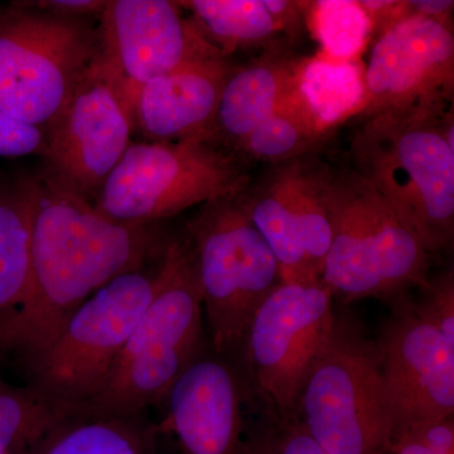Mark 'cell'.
Segmentation results:
<instances>
[{
	"mask_svg": "<svg viewBox=\"0 0 454 454\" xmlns=\"http://www.w3.org/2000/svg\"><path fill=\"white\" fill-rule=\"evenodd\" d=\"M101 50L86 18L29 2L0 8V110L47 131Z\"/></svg>",
	"mask_w": 454,
	"mask_h": 454,
	"instance_id": "obj_6",
	"label": "cell"
},
{
	"mask_svg": "<svg viewBox=\"0 0 454 454\" xmlns=\"http://www.w3.org/2000/svg\"><path fill=\"white\" fill-rule=\"evenodd\" d=\"M241 193L205 203L187 227L212 351L235 363L256 309L283 282L279 262Z\"/></svg>",
	"mask_w": 454,
	"mask_h": 454,
	"instance_id": "obj_5",
	"label": "cell"
},
{
	"mask_svg": "<svg viewBox=\"0 0 454 454\" xmlns=\"http://www.w3.org/2000/svg\"><path fill=\"white\" fill-rule=\"evenodd\" d=\"M133 136L129 89L101 50L47 129L49 168L92 202Z\"/></svg>",
	"mask_w": 454,
	"mask_h": 454,
	"instance_id": "obj_12",
	"label": "cell"
},
{
	"mask_svg": "<svg viewBox=\"0 0 454 454\" xmlns=\"http://www.w3.org/2000/svg\"><path fill=\"white\" fill-rule=\"evenodd\" d=\"M446 106H424L364 119L351 143L357 175L372 184L427 252L454 235V149L444 130Z\"/></svg>",
	"mask_w": 454,
	"mask_h": 454,
	"instance_id": "obj_2",
	"label": "cell"
},
{
	"mask_svg": "<svg viewBox=\"0 0 454 454\" xmlns=\"http://www.w3.org/2000/svg\"><path fill=\"white\" fill-rule=\"evenodd\" d=\"M245 454H328L309 434L300 417L260 413L250 426Z\"/></svg>",
	"mask_w": 454,
	"mask_h": 454,
	"instance_id": "obj_26",
	"label": "cell"
},
{
	"mask_svg": "<svg viewBox=\"0 0 454 454\" xmlns=\"http://www.w3.org/2000/svg\"><path fill=\"white\" fill-rule=\"evenodd\" d=\"M164 400L181 454H245L247 414L256 409L238 363L203 351Z\"/></svg>",
	"mask_w": 454,
	"mask_h": 454,
	"instance_id": "obj_15",
	"label": "cell"
},
{
	"mask_svg": "<svg viewBox=\"0 0 454 454\" xmlns=\"http://www.w3.org/2000/svg\"><path fill=\"white\" fill-rule=\"evenodd\" d=\"M47 131L0 110V157L18 158L47 152Z\"/></svg>",
	"mask_w": 454,
	"mask_h": 454,
	"instance_id": "obj_28",
	"label": "cell"
},
{
	"mask_svg": "<svg viewBox=\"0 0 454 454\" xmlns=\"http://www.w3.org/2000/svg\"><path fill=\"white\" fill-rule=\"evenodd\" d=\"M312 4L310 20L324 56L355 61L372 31L364 9L352 0H322Z\"/></svg>",
	"mask_w": 454,
	"mask_h": 454,
	"instance_id": "obj_25",
	"label": "cell"
},
{
	"mask_svg": "<svg viewBox=\"0 0 454 454\" xmlns=\"http://www.w3.org/2000/svg\"><path fill=\"white\" fill-rule=\"evenodd\" d=\"M328 138L288 98L236 146L234 153L243 160L265 164L286 162L301 155L318 153Z\"/></svg>",
	"mask_w": 454,
	"mask_h": 454,
	"instance_id": "obj_24",
	"label": "cell"
},
{
	"mask_svg": "<svg viewBox=\"0 0 454 454\" xmlns=\"http://www.w3.org/2000/svg\"><path fill=\"white\" fill-rule=\"evenodd\" d=\"M328 214L333 240L321 279L333 298H399L428 282L430 254L354 169H333Z\"/></svg>",
	"mask_w": 454,
	"mask_h": 454,
	"instance_id": "obj_4",
	"label": "cell"
},
{
	"mask_svg": "<svg viewBox=\"0 0 454 454\" xmlns=\"http://www.w3.org/2000/svg\"><path fill=\"white\" fill-rule=\"evenodd\" d=\"M100 20L103 50L130 91L190 62L223 55L177 2L109 0Z\"/></svg>",
	"mask_w": 454,
	"mask_h": 454,
	"instance_id": "obj_16",
	"label": "cell"
},
{
	"mask_svg": "<svg viewBox=\"0 0 454 454\" xmlns=\"http://www.w3.org/2000/svg\"><path fill=\"white\" fill-rule=\"evenodd\" d=\"M291 101L325 136L365 106L364 68L356 61H337L325 56L300 59Z\"/></svg>",
	"mask_w": 454,
	"mask_h": 454,
	"instance_id": "obj_19",
	"label": "cell"
},
{
	"mask_svg": "<svg viewBox=\"0 0 454 454\" xmlns=\"http://www.w3.org/2000/svg\"><path fill=\"white\" fill-rule=\"evenodd\" d=\"M32 454H160L157 430L143 414H98L74 418Z\"/></svg>",
	"mask_w": 454,
	"mask_h": 454,
	"instance_id": "obj_20",
	"label": "cell"
},
{
	"mask_svg": "<svg viewBox=\"0 0 454 454\" xmlns=\"http://www.w3.org/2000/svg\"><path fill=\"white\" fill-rule=\"evenodd\" d=\"M423 301L411 303L414 312L432 325L454 346V273L453 269L428 280L422 286Z\"/></svg>",
	"mask_w": 454,
	"mask_h": 454,
	"instance_id": "obj_27",
	"label": "cell"
},
{
	"mask_svg": "<svg viewBox=\"0 0 454 454\" xmlns=\"http://www.w3.org/2000/svg\"><path fill=\"white\" fill-rule=\"evenodd\" d=\"M300 59L277 46L249 64L232 68L221 92L215 145L236 146L292 95Z\"/></svg>",
	"mask_w": 454,
	"mask_h": 454,
	"instance_id": "obj_18",
	"label": "cell"
},
{
	"mask_svg": "<svg viewBox=\"0 0 454 454\" xmlns=\"http://www.w3.org/2000/svg\"><path fill=\"white\" fill-rule=\"evenodd\" d=\"M395 300L394 315L375 340L393 420L391 441L454 411V346L414 312L405 295Z\"/></svg>",
	"mask_w": 454,
	"mask_h": 454,
	"instance_id": "obj_14",
	"label": "cell"
},
{
	"mask_svg": "<svg viewBox=\"0 0 454 454\" xmlns=\"http://www.w3.org/2000/svg\"><path fill=\"white\" fill-rule=\"evenodd\" d=\"M22 177L31 207L28 278L0 315V356L20 364L101 286L160 258L169 240L158 223L110 220L49 167Z\"/></svg>",
	"mask_w": 454,
	"mask_h": 454,
	"instance_id": "obj_1",
	"label": "cell"
},
{
	"mask_svg": "<svg viewBox=\"0 0 454 454\" xmlns=\"http://www.w3.org/2000/svg\"><path fill=\"white\" fill-rule=\"evenodd\" d=\"M334 318L333 295L322 279L282 282L262 301L238 363L256 411L298 415L301 390Z\"/></svg>",
	"mask_w": 454,
	"mask_h": 454,
	"instance_id": "obj_10",
	"label": "cell"
},
{
	"mask_svg": "<svg viewBox=\"0 0 454 454\" xmlns=\"http://www.w3.org/2000/svg\"><path fill=\"white\" fill-rule=\"evenodd\" d=\"M205 351L201 286L191 239H169L157 292L140 317L103 389L98 414H143L164 402L182 372Z\"/></svg>",
	"mask_w": 454,
	"mask_h": 454,
	"instance_id": "obj_3",
	"label": "cell"
},
{
	"mask_svg": "<svg viewBox=\"0 0 454 454\" xmlns=\"http://www.w3.org/2000/svg\"><path fill=\"white\" fill-rule=\"evenodd\" d=\"M364 82L361 121L394 110L446 106L454 89L452 20L411 16L382 29Z\"/></svg>",
	"mask_w": 454,
	"mask_h": 454,
	"instance_id": "obj_13",
	"label": "cell"
},
{
	"mask_svg": "<svg viewBox=\"0 0 454 454\" xmlns=\"http://www.w3.org/2000/svg\"><path fill=\"white\" fill-rule=\"evenodd\" d=\"M33 7L57 16L86 18L88 14L100 16L107 2L103 0H41L29 2Z\"/></svg>",
	"mask_w": 454,
	"mask_h": 454,
	"instance_id": "obj_30",
	"label": "cell"
},
{
	"mask_svg": "<svg viewBox=\"0 0 454 454\" xmlns=\"http://www.w3.org/2000/svg\"><path fill=\"white\" fill-rule=\"evenodd\" d=\"M0 454H4V453H0Z\"/></svg>",
	"mask_w": 454,
	"mask_h": 454,
	"instance_id": "obj_33",
	"label": "cell"
},
{
	"mask_svg": "<svg viewBox=\"0 0 454 454\" xmlns=\"http://www.w3.org/2000/svg\"><path fill=\"white\" fill-rule=\"evenodd\" d=\"M234 67L223 55L207 57L129 90L133 134L148 143H215L221 92Z\"/></svg>",
	"mask_w": 454,
	"mask_h": 454,
	"instance_id": "obj_17",
	"label": "cell"
},
{
	"mask_svg": "<svg viewBox=\"0 0 454 454\" xmlns=\"http://www.w3.org/2000/svg\"><path fill=\"white\" fill-rule=\"evenodd\" d=\"M333 167L318 153L267 164L245 188V208L279 262L283 282L321 279L333 240Z\"/></svg>",
	"mask_w": 454,
	"mask_h": 454,
	"instance_id": "obj_11",
	"label": "cell"
},
{
	"mask_svg": "<svg viewBox=\"0 0 454 454\" xmlns=\"http://www.w3.org/2000/svg\"><path fill=\"white\" fill-rule=\"evenodd\" d=\"M453 8V0H415V2H404L403 18L420 16L439 20H452Z\"/></svg>",
	"mask_w": 454,
	"mask_h": 454,
	"instance_id": "obj_31",
	"label": "cell"
},
{
	"mask_svg": "<svg viewBox=\"0 0 454 454\" xmlns=\"http://www.w3.org/2000/svg\"><path fill=\"white\" fill-rule=\"evenodd\" d=\"M400 437L411 439L437 454H454L453 417L418 424L396 438Z\"/></svg>",
	"mask_w": 454,
	"mask_h": 454,
	"instance_id": "obj_29",
	"label": "cell"
},
{
	"mask_svg": "<svg viewBox=\"0 0 454 454\" xmlns=\"http://www.w3.org/2000/svg\"><path fill=\"white\" fill-rule=\"evenodd\" d=\"M89 411L88 405L62 402L29 385L0 381V453L32 454L59 427Z\"/></svg>",
	"mask_w": 454,
	"mask_h": 454,
	"instance_id": "obj_22",
	"label": "cell"
},
{
	"mask_svg": "<svg viewBox=\"0 0 454 454\" xmlns=\"http://www.w3.org/2000/svg\"><path fill=\"white\" fill-rule=\"evenodd\" d=\"M160 262L154 270L142 268L114 278L83 301L55 339L22 364L29 387L89 406L157 292Z\"/></svg>",
	"mask_w": 454,
	"mask_h": 454,
	"instance_id": "obj_9",
	"label": "cell"
},
{
	"mask_svg": "<svg viewBox=\"0 0 454 454\" xmlns=\"http://www.w3.org/2000/svg\"><path fill=\"white\" fill-rule=\"evenodd\" d=\"M387 454H437L429 450L428 448L420 446L411 439L400 437L391 441Z\"/></svg>",
	"mask_w": 454,
	"mask_h": 454,
	"instance_id": "obj_32",
	"label": "cell"
},
{
	"mask_svg": "<svg viewBox=\"0 0 454 454\" xmlns=\"http://www.w3.org/2000/svg\"><path fill=\"white\" fill-rule=\"evenodd\" d=\"M298 417L328 454H387L393 420L378 346L354 319L334 318L301 390Z\"/></svg>",
	"mask_w": 454,
	"mask_h": 454,
	"instance_id": "obj_7",
	"label": "cell"
},
{
	"mask_svg": "<svg viewBox=\"0 0 454 454\" xmlns=\"http://www.w3.org/2000/svg\"><path fill=\"white\" fill-rule=\"evenodd\" d=\"M252 177L245 160L210 142H131L95 197L110 220L158 223L236 195Z\"/></svg>",
	"mask_w": 454,
	"mask_h": 454,
	"instance_id": "obj_8",
	"label": "cell"
},
{
	"mask_svg": "<svg viewBox=\"0 0 454 454\" xmlns=\"http://www.w3.org/2000/svg\"><path fill=\"white\" fill-rule=\"evenodd\" d=\"M31 241V207L23 177L0 176V315L26 289Z\"/></svg>",
	"mask_w": 454,
	"mask_h": 454,
	"instance_id": "obj_23",
	"label": "cell"
},
{
	"mask_svg": "<svg viewBox=\"0 0 454 454\" xmlns=\"http://www.w3.org/2000/svg\"><path fill=\"white\" fill-rule=\"evenodd\" d=\"M190 12L197 28L223 56L239 50L280 46L284 31L264 0H188L177 2Z\"/></svg>",
	"mask_w": 454,
	"mask_h": 454,
	"instance_id": "obj_21",
	"label": "cell"
}]
</instances>
